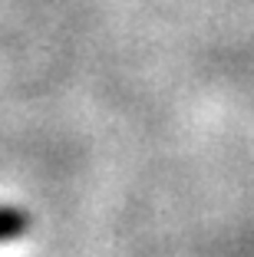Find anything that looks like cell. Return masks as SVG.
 Instances as JSON below:
<instances>
[{"instance_id": "1", "label": "cell", "mask_w": 254, "mask_h": 257, "mask_svg": "<svg viewBox=\"0 0 254 257\" xmlns=\"http://www.w3.org/2000/svg\"><path fill=\"white\" fill-rule=\"evenodd\" d=\"M27 227H30V218L23 208H0V241L23 234Z\"/></svg>"}]
</instances>
